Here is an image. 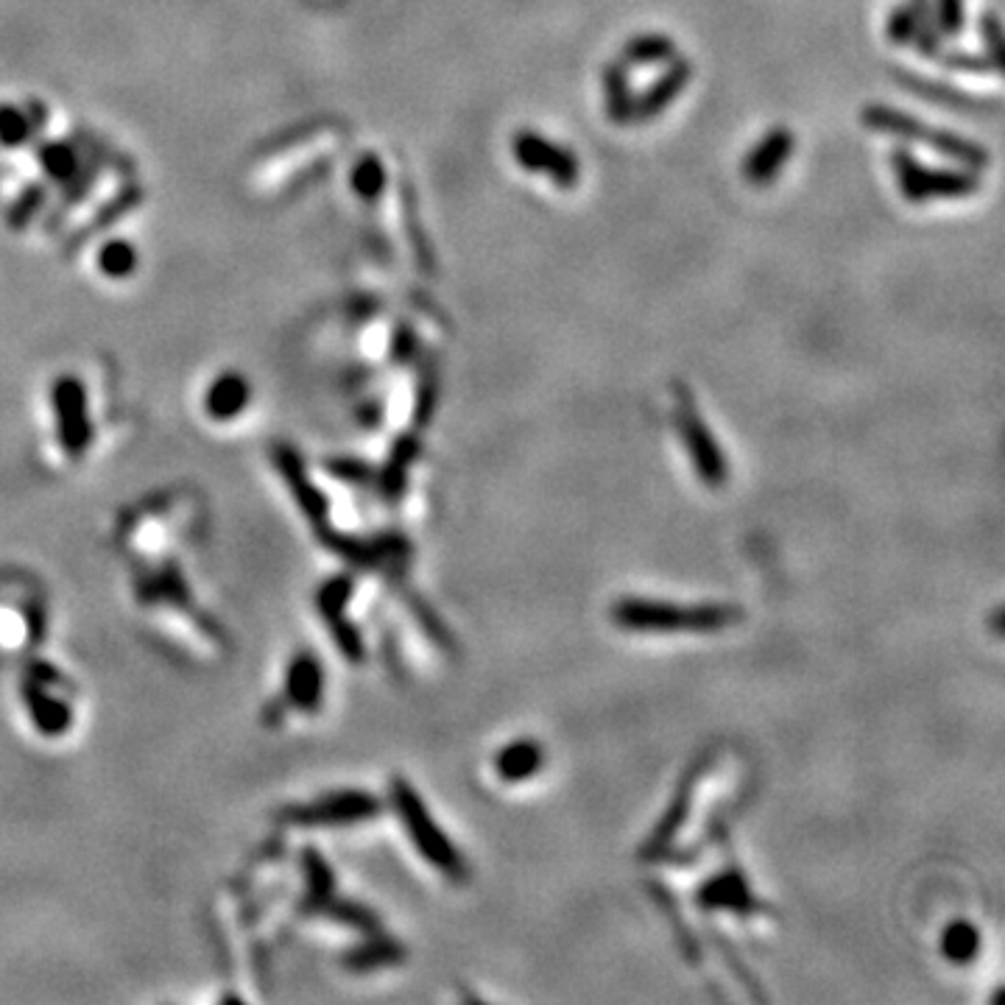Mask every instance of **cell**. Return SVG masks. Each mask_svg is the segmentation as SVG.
I'll return each instance as SVG.
<instances>
[{"label": "cell", "mask_w": 1005, "mask_h": 1005, "mask_svg": "<svg viewBox=\"0 0 1005 1005\" xmlns=\"http://www.w3.org/2000/svg\"><path fill=\"white\" fill-rule=\"evenodd\" d=\"M679 431L701 481H704L706 487H724L726 478H729V467H726L724 453H721L718 442L712 439V433L706 431V425L701 422L699 411L687 400L681 402Z\"/></svg>", "instance_id": "obj_5"}, {"label": "cell", "mask_w": 1005, "mask_h": 1005, "mask_svg": "<svg viewBox=\"0 0 1005 1005\" xmlns=\"http://www.w3.org/2000/svg\"><path fill=\"white\" fill-rule=\"evenodd\" d=\"M377 807H381L377 799H372L369 793L352 791L341 793V796H330V799L319 807V816L327 818V821H361V818L375 816Z\"/></svg>", "instance_id": "obj_8"}, {"label": "cell", "mask_w": 1005, "mask_h": 1005, "mask_svg": "<svg viewBox=\"0 0 1005 1005\" xmlns=\"http://www.w3.org/2000/svg\"><path fill=\"white\" fill-rule=\"evenodd\" d=\"M392 802L400 813L402 825H406L408 838L417 846V852L436 868L439 875H444L453 883H464L469 877V868L464 855L458 852V846L439 830L436 818L431 816V810L425 807V802L419 799L417 791L408 785V780H394L392 785Z\"/></svg>", "instance_id": "obj_2"}, {"label": "cell", "mask_w": 1005, "mask_h": 1005, "mask_svg": "<svg viewBox=\"0 0 1005 1005\" xmlns=\"http://www.w3.org/2000/svg\"><path fill=\"white\" fill-rule=\"evenodd\" d=\"M942 953L949 963H972L981 953V931L972 922H953L942 936Z\"/></svg>", "instance_id": "obj_7"}, {"label": "cell", "mask_w": 1005, "mask_h": 1005, "mask_svg": "<svg viewBox=\"0 0 1005 1005\" xmlns=\"http://www.w3.org/2000/svg\"><path fill=\"white\" fill-rule=\"evenodd\" d=\"M542 766L545 751L537 740H514V744L500 749V755L494 757V771L509 785H519V782L531 780L534 774L542 771Z\"/></svg>", "instance_id": "obj_6"}, {"label": "cell", "mask_w": 1005, "mask_h": 1005, "mask_svg": "<svg viewBox=\"0 0 1005 1005\" xmlns=\"http://www.w3.org/2000/svg\"><path fill=\"white\" fill-rule=\"evenodd\" d=\"M706 766H710V757H696V760L687 766L679 785H676L674 796H670L668 807H665L663 818L656 821L654 832H651L643 841V846H640V857H645V861H659V857L670 855V843L676 841V835H679L681 827H685L687 816H690L693 793L696 787H699V780L704 776Z\"/></svg>", "instance_id": "obj_3"}, {"label": "cell", "mask_w": 1005, "mask_h": 1005, "mask_svg": "<svg viewBox=\"0 0 1005 1005\" xmlns=\"http://www.w3.org/2000/svg\"><path fill=\"white\" fill-rule=\"evenodd\" d=\"M288 693L294 696L296 704L316 706L322 699V670L316 659H300L288 674Z\"/></svg>", "instance_id": "obj_9"}, {"label": "cell", "mask_w": 1005, "mask_h": 1005, "mask_svg": "<svg viewBox=\"0 0 1005 1005\" xmlns=\"http://www.w3.org/2000/svg\"><path fill=\"white\" fill-rule=\"evenodd\" d=\"M696 905L704 913L729 911L737 913V916H755V913L766 911V905H762L760 899H757V893L751 891L744 868L737 866V863H729L721 875H712L710 880L696 891Z\"/></svg>", "instance_id": "obj_4"}, {"label": "cell", "mask_w": 1005, "mask_h": 1005, "mask_svg": "<svg viewBox=\"0 0 1005 1005\" xmlns=\"http://www.w3.org/2000/svg\"><path fill=\"white\" fill-rule=\"evenodd\" d=\"M744 618L737 606L699 604L681 606L651 598H618L612 606L615 626L638 634H715Z\"/></svg>", "instance_id": "obj_1"}]
</instances>
